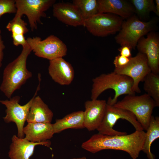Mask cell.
<instances>
[{
  "mask_svg": "<svg viewBox=\"0 0 159 159\" xmlns=\"http://www.w3.org/2000/svg\"><path fill=\"white\" fill-rule=\"evenodd\" d=\"M145 135L144 130L123 135L111 136L98 133L82 143L81 147L92 153L107 149L123 151L127 153L132 159H137L143 149Z\"/></svg>",
  "mask_w": 159,
  "mask_h": 159,
  "instance_id": "1",
  "label": "cell"
},
{
  "mask_svg": "<svg viewBox=\"0 0 159 159\" xmlns=\"http://www.w3.org/2000/svg\"><path fill=\"white\" fill-rule=\"evenodd\" d=\"M32 51L27 44L22 47L19 56L4 69L0 90L9 99L32 76V72L28 70L26 65L27 58Z\"/></svg>",
  "mask_w": 159,
  "mask_h": 159,
  "instance_id": "2",
  "label": "cell"
},
{
  "mask_svg": "<svg viewBox=\"0 0 159 159\" xmlns=\"http://www.w3.org/2000/svg\"><path fill=\"white\" fill-rule=\"evenodd\" d=\"M92 82L91 99H97L104 91L112 89L115 91V95L113 98L109 97L107 102L111 105L115 104L118 97L122 95L135 94L132 90V79L128 76L114 72L101 74L93 78Z\"/></svg>",
  "mask_w": 159,
  "mask_h": 159,
  "instance_id": "3",
  "label": "cell"
},
{
  "mask_svg": "<svg viewBox=\"0 0 159 159\" xmlns=\"http://www.w3.org/2000/svg\"><path fill=\"white\" fill-rule=\"evenodd\" d=\"M158 19L153 18L147 21L140 20L135 14L123 21L115 39L121 46H126L135 49L139 40L149 32L155 31Z\"/></svg>",
  "mask_w": 159,
  "mask_h": 159,
  "instance_id": "4",
  "label": "cell"
},
{
  "mask_svg": "<svg viewBox=\"0 0 159 159\" xmlns=\"http://www.w3.org/2000/svg\"><path fill=\"white\" fill-rule=\"evenodd\" d=\"M113 106L128 110L135 116L143 130L148 127L154 108L157 107L153 100L146 93L140 95H127Z\"/></svg>",
  "mask_w": 159,
  "mask_h": 159,
  "instance_id": "5",
  "label": "cell"
},
{
  "mask_svg": "<svg viewBox=\"0 0 159 159\" xmlns=\"http://www.w3.org/2000/svg\"><path fill=\"white\" fill-rule=\"evenodd\" d=\"M26 41L32 51L39 57L49 61L67 55L66 45L54 35H51L43 40L39 37H29Z\"/></svg>",
  "mask_w": 159,
  "mask_h": 159,
  "instance_id": "6",
  "label": "cell"
},
{
  "mask_svg": "<svg viewBox=\"0 0 159 159\" xmlns=\"http://www.w3.org/2000/svg\"><path fill=\"white\" fill-rule=\"evenodd\" d=\"M120 119L125 120L130 122L135 128V131L143 130L132 112L115 107L107 103L102 120L96 130L98 133L103 135L114 136L126 135L127 133L125 132L117 131L113 128L117 121Z\"/></svg>",
  "mask_w": 159,
  "mask_h": 159,
  "instance_id": "7",
  "label": "cell"
},
{
  "mask_svg": "<svg viewBox=\"0 0 159 159\" xmlns=\"http://www.w3.org/2000/svg\"><path fill=\"white\" fill-rule=\"evenodd\" d=\"M15 0L16 11L14 17L25 15L33 32L37 29L38 23L42 24L41 18L46 17L45 11L56 2L55 0Z\"/></svg>",
  "mask_w": 159,
  "mask_h": 159,
  "instance_id": "8",
  "label": "cell"
},
{
  "mask_svg": "<svg viewBox=\"0 0 159 159\" xmlns=\"http://www.w3.org/2000/svg\"><path fill=\"white\" fill-rule=\"evenodd\" d=\"M123 20L113 14L98 13L85 20L84 26L93 35L105 37L119 32Z\"/></svg>",
  "mask_w": 159,
  "mask_h": 159,
  "instance_id": "9",
  "label": "cell"
},
{
  "mask_svg": "<svg viewBox=\"0 0 159 159\" xmlns=\"http://www.w3.org/2000/svg\"><path fill=\"white\" fill-rule=\"evenodd\" d=\"M34 97L24 105L19 104L21 97L19 96H14L9 100H0V103L6 108V115L3 117L4 121L6 123L14 122L16 124L18 131L17 136L19 138H24V126Z\"/></svg>",
  "mask_w": 159,
  "mask_h": 159,
  "instance_id": "10",
  "label": "cell"
},
{
  "mask_svg": "<svg viewBox=\"0 0 159 159\" xmlns=\"http://www.w3.org/2000/svg\"><path fill=\"white\" fill-rule=\"evenodd\" d=\"M113 72L131 78L133 80L132 91L135 93H140V82H143L145 77L151 71L145 54L138 52L135 57L130 58L126 65L120 68L115 69Z\"/></svg>",
  "mask_w": 159,
  "mask_h": 159,
  "instance_id": "11",
  "label": "cell"
},
{
  "mask_svg": "<svg viewBox=\"0 0 159 159\" xmlns=\"http://www.w3.org/2000/svg\"><path fill=\"white\" fill-rule=\"evenodd\" d=\"M142 37L136 47L138 52L145 54L151 72L159 74V36L158 33L152 31Z\"/></svg>",
  "mask_w": 159,
  "mask_h": 159,
  "instance_id": "12",
  "label": "cell"
},
{
  "mask_svg": "<svg viewBox=\"0 0 159 159\" xmlns=\"http://www.w3.org/2000/svg\"><path fill=\"white\" fill-rule=\"evenodd\" d=\"M107 103L105 100H91L84 104V125L89 131L97 130L101 122L105 113Z\"/></svg>",
  "mask_w": 159,
  "mask_h": 159,
  "instance_id": "13",
  "label": "cell"
},
{
  "mask_svg": "<svg viewBox=\"0 0 159 159\" xmlns=\"http://www.w3.org/2000/svg\"><path fill=\"white\" fill-rule=\"evenodd\" d=\"M52 6L53 16L58 20L74 27L84 26L85 21L78 9L72 3H55Z\"/></svg>",
  "mask_w": 159,
  "mask_h": 159,
  "instance_id": "14",
  "label": "cell"
},
{
  "mask_svg": "<svg viewBox=\"0 0 159 159\" xmlns=\"http://www.w3.org/2000/svg\"><path fill=\"white\" fill-rule=\"evenodd\" d=\"M48 71L52 80L62 85L70 84L74 77L72 66L63 57L49 60Z\"/></svg>",
  "mask_w": 159,
  "mask_h": 159,
  "instance_id": "15",
  "label": "cell"
},
{
  "mask_svg": "<svg viewBox=\"0 0 159 159\" xmlns=\"http://www.w3.org/2000/svg\"><path fill=\"white\" fill-rule=\"evenodd\" d=\"M8 152L10 159H29L34 153L36 146L40 145L49 147L51 145V142L49 140L34 143L24 138H19L16 135L12 136Z\"/></svg>",
  "mask_w": 159,
  "mask_h": 159,
  "instance_id": "16",
  "label": "cell"
},
{
  "mask_svg": "<svg viewBox=\"0 0 159 159\" xmlns=\"http://www.w3.org/2000/svg\"><path fill=\"white\" fill-rule=\"evenodd\" d=\"M39 84L34 95L26 121L28 122L51 123L53 113L48 105L39 96H37L40 89L41 75H38Z\"/></svg>",
  "mask_w": 159,
  "mask_h": 159,
  "instance_id": "17",
  "label": "cell"
},
{
  "mask_svg": "<svg viewBox=\"0 0 159 159\" xmlns=\"http://www.w3.org/2000/svg\"><path fill=\"white\" fill-rule=\"evenodd\" d=\"M98 13H108L117 15L124 19L135 14L134 7L125 0H98Z\"/></svg>",
  "mask_w": 159,
  "mask_h": 159,
  "instance_id": "18",
  "label": "cell"
},
{
  "mask_svg": "<svg viewBox=\"0 0 159 159\" xmlns=\"http://www.w3.org/2000/svg\"><path fill=\"white\" fill-rule=\"evenodd\" d=\"M23 132L24 138L34 143L49 140L54 134L51 123L28 122L24 127Z\"/></svg>",
  "mask_w": 159,
  "mask_h": 159,
  "instance_id": "19",
  "label": "cell"
},
{
  "mask_svg": "<svg viewBox=\"0 0 159 159\" xmlns=\"http://www.w3.org/2000/svg\"><path fill=\"white\" fill-rule=\"evenodd\" d=\"M52 126L54 134L59 133L67 129L84 128L83 111L74 112L67 115L62 118L57 119Z\"/></svg>",
  "mask_w": 159,
  "mask_h": 159,
  "instance_id": "20",
  "label": "cell"
},
{
  "mask_svg": "<svg viewBox=\"0 0 159 159\" xmlns=\"http://www.w3.org/2000/svg\"><path fill=\"white\" fill-rule=\"evenodd\" d=\"M147 132H145V138L142 150L146 154L149 159H155V156L150 150L152 143L159 138V117L152 116Z\"/></svg>",
  "mask_w": 159,
  "mask_h": 159,
  "instance_id": "21",
  "label": "cell"
},
{
  "mask_svg": "<svg viewBox=\"0 0 159 159\" xmlns=\"http://www.w3.org/2000/svg\"><path fill=\"white\" fill-rule=\"evenodd\" d=\"M143 88L159 106V74L150 72L145 77Z\"/></svg>",
  "mask_w": 159,
  "mask_h": 159,
  "instance_id": "22",
  "label": "cell"
},
{
  "mask_svg": "<svg viewBox=\"0 0 159 159\" xmlns=\"http://www.w3.org/2000/svg\"><path fill=\"white\" fill-rule=\"evenodd\" d=\"M135 9V14L140 20L149 18L150 12H155V4L153 0L129 1ZM135 14V15H136Z\"/></svg>",
  "mask_w": 159,
  "mask_h": 159,
  "instance_id": "23",
  "label": "cell"
},
{
  "mask_svg": "<svg viewBox=\"0 0 159 159\" xmlns=\"http://www.w3.org/2000/svg\"><path fill=\"white\" fill-rule=\"evenodd\" d=\"M72 3L78 9L85 21L98 13V0H73Z\"/></svg>",
  "mask_w": 159,
  "mask_h": 159,
  "instance_id": "24",
  "label": "cell"
},
{
  "mask_svg": "<svg viewBox=\"0 0 159 159\" xmlns=\"http://www.w3.org/2000/svg\"><path fill=\"white\" fill-rule=\"evenodd\" d=\"M27 24L21 17H14L6 26V29L11 33V37L22 36L29 31Z\"/></svg>",
  "mask_w": 159,
  "mask_h": 159,
  "instance_id": "25",
  "label": "cell"
},
{
  "mask_svg": "<svg viewBox=\"0 0 159 159\" xmlns=\"http://www.w3.org/2000/svg\"><path fill=\"white\" fill-rule=\"evenodd\" d=\"M16 11L15 0H0V19L6 14H15Z\"/></svg>",
  "mask_w": 159,
  "mask_h": 159,
  "instance_id": "26",
  "label": "cell"
},
{
  "mask_svg": "<svg viewBox=\"0 0 159 159\" xmlns=\"http://www.w3.org/2000/svg\"><path fill=\"white\" fill-rule=\"evenodd\" d=\"M130 58H127L120 55L116 56L113 62L115 69L120 68L126 65L129 62Z\"/></svg>",
  "mask_w": 159,
  "mask_h": 159,
  "instance_id": "27",
  "label": "cell"
},
{
  "mask_svg": "<svg viewBox=\"0 0 159 159\" xmlns=\"http://www.w3.org/2000/svg\"><path fill=\"white\" fill-rule=\"evenodd\" d=\"M120 52V54L125 57L130 58L132 57L131 49L128 47L126 46H121L118 49Z\"/></svg>",
  "mask_w": 159,
  "mask_h": 159,
  "instance_id": "28",
  "label": "cell"
},
{
  "mask_svg": "<svg viewBox=\"0 0 159 159\" xmlns=\"http://www.w3.org/2000/svg\"><path fill=\"white\" fill-rule=\"evenodd\" d=\"M5 48V46L1 35V31L0 29V68L2 65V62L4 56V51Z\"/></svg>",
  "mask_w": 159,
  "mask_h": 159,
  "instance_id": "29",
  "label": "cell"
},
{
  "mask_svg": "<svg viewBox=\"0 0 159 159\" xmlns=\"http://www.w3.org/2000/svg\"><path fill=\"white\" fill-rule=\"evenodd\" d=\"M155 13L156 15L159 16V0H155Z\"/></svg>",
  "mask_w": 159,
  "mask_h": 159,
  "instance_id": "30",
  "label": "cell"
},
{
  "mask_svg": "<svg viewBox=\"0 0 159 159\" xmlns=\"http://www.w3.org/2000/svg\"><path fill=\"white\" fill-rule=\"evenodd\" d=\"M72 159H87L86 157H83L81 158H74Z\"/></svg>",
  "mask_w": 159,
  "mask_h": 159,
  "instance_id": "31",
  "label": "cell"
}]
</instances>
